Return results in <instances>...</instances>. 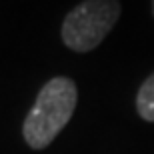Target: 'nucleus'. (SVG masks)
Wrapping results in <instances>:
<instances>
[{
  "label": "nucleus",
  "instance_id": "nucleus-1",
  "mask_svg": "<svg viewBox=\"0 0 154 154\" xmlns=\"http://www.w3.org/2000/svg\"><path fill=\"white\" fill-rule=\"evenodd\" d=\"M78 102V90L74 80L56 76L48 80L38 92L34 106L26 114L22 124L24 140L30 148L42 150L60 134L72 118Z\"/></svg>",
  "mask_w": 154,
  "mask_h": 154
},
{
  "label": "nucleus",
  "instance_id": "nucleus-2",
  "mask_svg": "<svg viewBox=\"0 0 154 154\" xmlns=\"http://www.w3.org/2000/svg\"><path fill=\"white\" fill-rule=\"evenodd\" d=\"M120 16L118 0H84L66 14L62 40L70 50L90 52L114 28Z\"/></svg>",
  "mask_w": 154,
  "mask_h": 154
},
{
  "label": "nucleus",
  "instance_id": "nucleus-4",
  "mask_svg": "<svg viewBox=\"0 0 154 154\" xmlns=\"http://www.w3.org/2000/svg\"><path fill=\"white\" fill-rule=\"evenodd\" d=\"M152 14H154V4H152Z\"/></svg>",
  "mask_w": 154,
  "mask_h": 154
},
{
  "label": "nucleus",
  "instance_id": "nucleus-3",
  "mask_svg": "<svg viewBox=\"0 0 154 154\" xmlns=\"http://www.w3.org/2000/svg\"><path fill=\"white\" fill-rule=\"evenodd\" d=\"M136 110L144 120L154 122V72L142 82L136 94Z\"/></svg>",
  "mask_w": 154,
  "mask_h": 154
}]
</instances>
